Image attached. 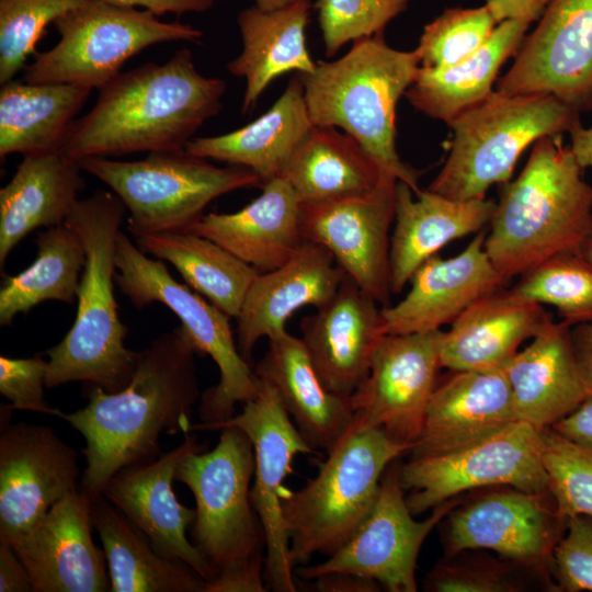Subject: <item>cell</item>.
<instances>
[{
	"label": "cell",
	"instance_id": "1",
	"mask_svg": "<svg viewBox=\"0 0 592 592\" xmlns=\"http://www.w3.org/2000/svg\"><path fill=\"white\" fill-rule=\"evenodd\" d=\"M196 350L180 325L138 351L129 384L116 392L86 385L84 408L60 418L86 440L79 489L94 501L122 469L161 455L160 434H187L201 397Z\"/></svg>",
	"mask_w": 592,
	"mask_h": 592
},
{
	"label": "cell",
	"instance_id": "2",
	"mask_svg": "<svg viewBox=\"0 0 592 592\" xmlns=\"http://www.w3.org/2000/svg\"><path fill=\"white\" fill-rule=\"evenodd\" d=\"M226 82L197 71L191 50L167 62H147L99 90L93 107L71 124L61 150L81 161L91 157L185 149L195 133L221 109Z\"/></svg>",
	"mask_w": 592,
	"mask_h": 592
},
{
	"label": "cell",
	"instance_id": "3",
	"mask_svg": "<svg viewBox=\"0 0 592 592\" xmlns=\"http://www.w3.org/2000/svg\"><path fill=\"white\" fill-rule=\"evenodd\" d=\"M126 207L107 191L78 200L66 223L80 236L86 263L77 294V314L65 338L46 351V388L83 382L116 392L132 380L138 351L124 340L114 295L116 239Z\"/></svg>",
	"mask_w": 592,
	"mask_h": 592
},
{
	"label": "cell",
	"instance_id": "4",
	"mask_svg": "<svg viewBox=\"0 0 592 592\" xmlns=\"http://www.w3.org/2000/svg\"><path fill=\"white\" fill-rule=\"evenodd\" d=\"M485 250L508 281L579 251L592 224V185L561 135L539 138L496 204Z\"/></svg>",
	"mask_w": 592,
	"mask_h": 592
},
{
	"label": "cell",
	"instance_id": "5",
	"mask_svg": "<svg viewBox=\"0 0 592 592\" xmlns=\"http://www.w3.org/2000/svg\"><path fill=\"white\" fill-rule=\"evenodd\" d=\"M420 59L414 50L390 47L383 34L353 42L332 61H318L299 73L314 126H333L355 138L398 181L418 194V172L396 149V106L414 81Z\"/></svg>",
	"mask_w": 592,
	"mask_h": 592
},
{
	"label": "cell",
	"instance_id": "6",
	"mask_svg": "<svg viewBox=\"0 0 592 592\" xmlns=\"http://www.w3.org/2000/svg\"><path fill=\"white\" fill-rule=\"evenodd\" d=\"M405 452L382 430L353 417L317 475L296 491L285 488L281 504L294 569L315 555L331 556L345 543L371 510L385 470Z\"/></svg>",
	"mask_w": 592,
	"mask_h": 592
},
{
	"label": "cell",
	"instance_id": "7",
	"mask_svg": "<svg viewBox=\"0 0 592 592\" xmlns=\"http://www.w3.org/2000/svg\"><path fill=\"white\" fill-rule=\"evenodd\" d=\"M579 122L580 113L551 94L492 91L448 124L449 155L428 190L456 201L486 198L490 186L510 180L528 146Z\"/></svg>",
	"mask_w": 592,
	"mask_h": 592
},
{
	"label": "cell",
	"instance_id": "8",
	"mask_svg": "<svg viewBox=\"0 0 592 592\" xmlns=\"http://www.w3.org/2000/svg\"><path fill=\"white\" fill-rule=\"evenodd\" d=\"M115 266V284L135 307L156 301L166 305L181 320L196 353L212 357L219 369V383L201 396V421L192 423L191 431H208L235 417L237 403L257 398L260 378L240 354L228 315L177 282L161 261L148 258L121 231Z\"/></svg>",
	"mask_w": 592,
	"mask_h": 592
},
{
	"label": "cell",
	"instance_id": "9",
	"mask_svg": "<svg viewBox=\"0 0 592 592\" xmlns=\"http://www.w3.org/2000/svg\"><path fill=\"white\" fill-rule=\"evenodd\" d=\"M79 162L124 203L127 229L135 238L186 231L220 195L262 186L249 169L216 167L185 149L149 152L135 161L91 157Z\"/></svg>",
	"mask_w": 592,
	"mask_h": 592
},
{
	"label": "cell",
	"instance_id": "10",
	"mask_svg": "<svg viewBox=\"0 0 592 592\" xmlns=\"http://www.w3.org/2000/svg\"><path fill=\"white\" fill-rule=\"evenodd\" d=\"M220 431L213 449L191 453L175 473L194 496L193 544L214 577L265 560V534L250 496L252 442L238 428Z\"/></svg>",
	"mask_w": 592,
	"mask_h": 592
},
{
	"label": "cell",
	"instance_id": "11",
	"mask_svg": "<svg viewBox=\"0 0 592 592\" xmlns=\"http://www.w3.org/2000/svg\"><path fill=\"white\" fill-rule=\"evenodd\" d=\"M54 26L60 38L36 54L23 81L70 83L100 90L133 56L164 42H198L201 30L181 22H163L147 10L86 0L59 16Z\"/></svg>",
	"mask_w": 592,
	"mask_h": 592
},
{
	"label": "cell",
	"instance_id": "12",
	"mask_svg": "<svg viewBox=\"0 0 592 592\" xmlns=\"http://www.w3.org/2000/svg\"><path fill=\"white\" fill-rule=\"evenodd\" d=\"M537 429L514 421L502 430L462 448L411 457L400 466V481L413 515L482 487L506 486L547 493L548 478L540 458Z\"/></svg>",
	"mask_w": 592,
	"mask_h": 592
},
{
	"label": "cell",
	"instance_id": "13",
	"mask_svg": "<svg viewBox=\"0 0 592 592\" xmlns=\"http://www.w3.org/2000/svg\"><path fill=\"white\" fill-rule=\"evenodd\" d=\"M396 460L385 470L371 510L352 535L326 561L297 567L300 578L312 580L323 573L346 571L373 579L389 592L418 590L415 568L421 546L459 501L447 500L433 508L425 520L415 521Z\"/></svg>",
	"mask_w": 592,
	"mask_h": 592
},
{
	"label": "cell",
	"instance_id": "14",
	"mask_svg": "<svg viewBox=\"0 0 592 592\" xmlns=\"http://www.w3.org/2000/svg\"><path fill=\"white\" fill-rule=\"evenodd\" d=\"M260 382L257 398L243 403L240 413L210 426L208 431L235 426L251 440L254 479L250 496L265 534L266 587L275 592H295L297 588L289 561V538L281 496L285 490L284 480L293 473L294 457L315 451L303 439L274 388L262 379Z\"/></svg>",
	"mask_w": 592,
	"mask_h": 592
},
{
	"label": "cell",
	"instance_id": "15",
	"mask_svg": "<svg viewBox=\"0 0 592 592\" xmlns=\"http://www.w3.org/2000/svg\"><path fill=\"white\" fill-rule=\"evenodd\" d=\"M497 91L551 94L579 113L592 111V0H551Z\"/></svg>",
	"mask_w": 592,
	"mask_h": 592
},
{
	"label": "cell",
	"instance_id": "16",
	"mask_svg": "<svg viewBox=\"0 0 592 592\" xmlns=\"http://www.w3.org/2000/svg\"><path fill=\"white\" fill-rule=\"evenodd\" d=\"M442 335V330L386 334L367 376L350 397L354 418L410 451L421 434L437 384Z\"/></svg>",
	"mask_w": 592,
	"mask_h": 592
},
{
	"label": "cell",
	"instance_id": "17",
	"mask_svg": "<svg viewBox=\"0 0 592 592\" xmlns=\"http://www.w3.org/2000/svg\"><path fill=\"white\" fill-rule=\"evenodd\" d=\"M1 405L0 540L12 542L78 489L76 449L50 426L16 422Z\"/></svg>",
	"mask_w": 592,
	"mask_h": 592
},
{
	"label": "cell",
	"instance_id": "18",
	"mask_svg": "<svg viewBox=\"0 0 592 592\" xmlns=\"http://www.w3.org/2000/svg\"><path fill=\"white\" fill-rule=\"evenodd\" d=\"M455 508L445 524V556L469 549L490 550L502 558L549 570L554 547L567 522L558 515L550 492L508 487Z\"/></svg>",
	"mask_w": 592,
	"mask_h": 592
},
{
	"label": "cell",
	"instance_id": "19",
	"mask_svg": "<svg viewBox=\"0 0 592 592\" xmlns=\"http://www.w3.org/2000/svg\"><path fill=\"white\" fill-rule=\"evenodd\" d=\"M398 180L388 174L371 193L338 202L301 206L305 241L322 246L360 288L388 306L390 228Z\"/></svg>",
	"mask_w": 592,
	"mask_h": 592
},
{
	"label": "cell",
	"instance_id": "20",
	"mask_svg": "<svg viewBox=\"0 0 592 592\" xmlns=\"http://www.w3.org/2000/svg\"><path fill=\"white\" fill-rule=\"evenodd\" d=\"M184 436L180 445L152 462L115 474L102 496L148 538L158 554L186 563L208 581L214 572L186 537L196 510L181 504L173 491L180 463L191 453L205 451L206 443L190 433Z\"/></svg>",
	"mask_w": 592,
	"mask_h": 592
},
{
	"label": "cell",
	"instance_id": "21",
	"mask_svg": "<svg viewBox=\"0 0 592 592\" xmlns=\"http://www.w3.org/2000/svg\"><path fill=\"white\" fill-rule=\"evenodd\" d=\"M92 501L76 489L9 544L25 566L34 592H106V559L92 538Z\"/></svg>",
	"mask_w": 592,
	"mask_h": 592
},
{
	"label": "cell",
	"instance_id": "22",
	"mask_svg": "<svg viewBox=\"0 0 592 592\" xmlns=\"http://www.w3.org/2000/svg\"><path fill=\"white\" fill-rule=\"evenodd\" d=\"M377 301L348 275L335 294L301 319V342L325 387L350 398L385 337Z\"/></svg>",
	"mask_w": 592,
	"mask_h": 592
},
{
	"label": "cell",
	"instance_id": "23",
	"mask_svg": "<svg viewBox=\"0 0 592 592\" xmlns=\"http://www.w3.org/2000/svg\"><path fill=\"white\" fill-rule=\"evenodd\" d=\"M487 232L480 230L457 255H433L412 275L407 295L380 310L384 334L441 330L483 295L505 286L486 250Z\"/></svg>",
	"mask_w": 592,
	"mask_h": 592
},
{
	"label": "cell",
	"instance_id": "24",
	"mask_svg": "<svg viewBox=\"0 0 592 592\" xmlns=\"http://www.w3.org/2000/svg\"><path fill=\"white\" fill-rule=\"evenodd\" d=\"M346 274L322 246L304 241L281 266L260 273L251 284L237 317V345L252 365L261 338L284 331L287 320L301 307H320L338 291Z\"/></svg>",
	"mask_w": 592,
	"mask_h": 592
},
{
	"label": "cell",
	"instance_id": "25",
	"mask_svg": "<svg viewBox=\"0 0 592 592\" xmlns=\"http://www.w3.org/2000/svg\"><path fill=\"white\" fill-rule=\"evenodd\" d=\"M516 421L502 367L455 371L436 384L411 457L436 455L480 441Z\"/></svg>",
	"mask_w": 592,
	"mask_h": 592
},
{
	"label": "cell",
	"instance_id": "26",
	"mask_svg": "<svg viewBox=\"0 0 592 592\" xmlns=\"http://www.w3.org/2000/svg\"><path fill=\"white\" fill-rule=\"evenodd\" d=\"M516 421L546 429L572 412L589 395L581 376L571 326L553 319L503 366Z\"/></svg>",
	"mask_w": 592,
	"mask_h": 592
},
{
	"label": "cell",
	"instance_id": "27",
	"mask_svg": "<svg viewBox=\"0 0 592 592\" xmlns=\"http://www.w3.org/2000/svg\"><path fill=\"white\" fill-rule=\"evenodd\" d=\"M551 319L540 304L513 287H500L473 303L443 331L441 366L452 372L502 367Z\"/></svg>",
	"mask_w": 592,
	"mask_h": 592
},
{
	"label": "cell",
	"instance_id": "28",
	"mask_svg": "<svg viewBox=\"0 0 592 592\" xmlns=\"http://www.w3.org/2000/svg\"><path fill=\"white\" fill-rule=\"evenodd\" d=\"M261 187L240 210L204 214L186 231L213 240L261 273L281 266L305 241L300 203L282 177Z\"/></svg>",
	"mask_w": 592,
	"mask_h": 592
},
{
	"label": "cell",
	"instance_id": "29",
	"mask_svg": "<svg viewBox=\"0 0 592 592\" xmlns=\"http://www.w3.org/2000/svg\"><path fill=\"white\" fill-rule=\"evenodd\" d=\"M494 208L496 202L487 198L456 201L430 190L414 194L398 181L389 252L391 292L399 293L442 247L482 230Z\"/></svg>",
	"mask_w": 592,
	"mask_h": 592
},
{
	"label": "cell",
	"instance_id": "30",
	"mask_svg": "<svg viewBox=\"0 0 592 592\" xmlns=\"http://www.w3.org/2000/svg\"><path fill=\"white\" fill-rule=\"evenodd\" d=\"M254 372L274 388L303 439L315 452H330L350 428L354 417L350 398L325 387L300 338L287 331L270 338Z\"/></svg>",
	"mask_w": 592,
	"mask_h": 592
},
{
	"label": "cell",
	"instance_id": "31",
	"mask_svg": "<svg viewBox=\"0 0 592 592\" xmlns=\"http://www.w3.org/2000/svg\"><path fill=\"white\" fill-rule=\"evenodd\" d=\"M80 162L61 149L23 156L0 190V266L38 227L64 224L84 189Z\"/></svg>",
	"mask_w": 592,
	"mask_h": 592
},
{
	"label": "cell",
	"instance_id": "32",
	"mask_svg": "<svg viewBox=\"0 0 592 592\" xmlns=\"http://www.w3.org/2000/svg\"><path fill=\"white\" fill-rule=\"evenodd\" d=\"M312 127L303 83L296 76L263 115L227 134L194 137L185 150L204 159L249 169L263 185L283 175Z\"/></svg>",
	"mask_w": 592,
	"mask_h": 592
},
{
	"label": "cell",
	"instance_id": "33",
	"mask_svg": "<svg viewBox=\"0 0 592 592\" xmlns=\"http://www.w3.org/2000/svg\"><path fill=\"white\" fill-rule=\"evenodd\" d=\"M311 7L310 0H298L275 10L254 4L238 14L242 50L227 64V70L246 79L243 114L252 110L274 79L289 71L315 70L317 62L312 61L306 44Z\"/></svg>",
	"mask_w": 592,
	"mask_h": 592
},
{
	"label": "cell",
	"instance_id": "34",
	"mask_svg": "<svg viewBox=\"0 0 592 592\" xmlns=\"http://www.w3.org/2000/svg\"><path fill=\"white\" fill-rule=\"evenodd\" d=\"M388 174L351 135L333 126H314L282 178L300 205L309 206L364 196Z\"/></svg>",
	"mask_w": 592,
	"mask_h": 592
},
{
	"label": "cell",
	"instance_id": "35",
	"mask_svg": "<svg viewBox=\"0 0 592 592\" xmlns=\"http://www.w3.org/2000/svg\"><path fill=\"white\" fill-rule=\"evenodd\" d=\"M530 24L520 19L504 20L464 60L445 68L420 66L405 96L417 111L448 125L491 94L500 68L516 55Z\"/></svg>",
	"mask_w": 592,
	"mask_h": 592
},
{
	"label": "cell",
	"instance_id": "36",
	"mask_svg": "<svg viewBox=\"0 0 592 592\" xmlns=\"http://www.w3.org/2000/svg\"><path fill=\"white\" fill-rule=\"evenodd\" d=\"M91 516L109 567L111 592H205L204 578L186 563L158 554L104 496L92 501Z\"/></svg>",
	"mask_w": 592,
	"mask_h": 592
},
{
	"label": "cell",
	"instance_id": "37",
	"mask_svg": "<svg viewBox=\"0 0 592 592\" xmlns=\"http://www.w3.org/2000/svg\"><path fill=\"white\" fill-rule=\"evenodd\" d=\"M92 89L11 80L0 90V157L61 149Z\"/></svg>",
	"mask_w": 592,
	"mask_h": 592
},
{
	"label": "cell",
	"instance_id": "38",
	"mask_svg": "<svg viewBox=\"0 0 592 592\" xmlns=\"http://www.w3.org/2000/svg\"><path fill=\"white\" fill-rule=\"evenodd\" d=\"M146 254L170 262L193 291L237 318L247 293L261 273L214 242L187 231L136 238Z\"/></svg>",
	"mask_w": 592,
	"mask_h": 592
},
{
	"label": "cell",
	"instance_id": "39",
	"mask_svg": "<svg viewBox=\"0 0 592 592\" xmlns=\"http://www.w3.org/2000/svg\"><path fill=\"white\" fill-rule=\"evenodd\" d=\"M34 262L16 275H4L0 288V326H9L45 300L72 304L77 299L86 250L66 221L39 232Z\"/></svg>",
	"mask_w": 592,
	"mask_h": 592
},
{
	"label": "cell",
	"instance_id": "40",
	"mask_svg": "<svg viewBox=\"0 0 592 592\" xmlns=\"http://www.w3.org/2000/svg\"><path fill=\"white\" fill-rule=\"evenodd\" d=\"M513 289L557 309L573 327L592 322V262L579 251L556 254L520 276Z\"/></svg>",
	"mask_w": 592,
	"mask_h": 592
},
{
	"label": "cell",
	"instance_id": "41",
	"mask_svg": "<svg viewBox=\"0 0 592 592\" xmlns=\"http://www.w3.org/2000/svg\"><path fill=\"white\" fill-rule=\"evenodd\" d=\"M540 458L558 515L592 516V452L551 428L540 430Z\"/></svg>",
	"mask_w": 592,
	"mask_h": 592
},
{
	"label": "cell",
	"instance_id": "42",
	"mask_svg": "<svg viewBox=\"0 0 592 592\" xmlns=\"http://www.w3.org/2000/svg\"><path fill=\"white\" fill-rule=\"evenodd\" d=\"M497 24L486 3L444 10L423 29L415 48L420 66L445 68L464 60L488 41Z\"/></svg>",
	"mask_w": 592,
	"mask_h": 592
},
{
	"label": "cell",
	"instance_id": "43",
	"mask_svg": "<svg viewBox=\"0 0 592 592\" xmlns=\"http://www.w3.org/2000/svg\"><path fill=\"white\" fill-rule=\"evenodd\" d=\"M86 0H0V83L13 80L46 26Z\"/></svg>",
	"mask_w": 592,
	"mask_h": 592
},
{
	"label": "cell",
	"instance_id": "44",
	"mask_svg": "<svg viewBox=\"0 0 592 592\" xmlns=\"http://www.w3.org/2000/svg\"><path fill=\"white\" fill-rule=\"evenodd\" d=\"M525 567L530 566L463 550L437 562L428 572L424 588L431 592H520L526 590L520 570Z\"/></svg>",
	"mask_w": 592,
	"mask_h": 592
},
{
	"label": "cell",
	"instance_id": "45",
	"mask_svg": "<svg viewBox=\"0 0 592 592\" xmlns=\"http://www.w3.org/2000/svg\"><path fill=\"white\" fill-rule=\"evenodd\" d=\"M411 0H317L318 23L327 57L349 42L383 34Z\"/></svg>",
	"mask_w": 592,
	"mask_h": 592
},
{
	"label": "cell",
	"instance_id": "46",
	"mask_svg": "<svg viewBox=\"0 0 592 592\" xmlns=\"http://www.w3.org/2000/svg\"><path fill=\"white\" fill-rule=\"evenodd\" d=\"M556 588L566 592L592 591V516L576 515L554 547L549 563Z\"/></svg>",
	"mask_w": 592,
	"mask_h": 592
},
{
	"label": "cell",
	"instance_id": "47",
	"mask_svg": "<svg viewBox=\"0 0 592 592\" xmlns=\"http://www.w3.org/2000/svg\"><path fill=\"white\" fill-rule=\"evenodd\" d=\"M47 364L41 355L29 358L0 356V394L13 410H27L59 417L62 411L44 399Z\"/></svg>",
	"mask_w": 592,
	"mask_h": 592
},
{
	"label": "cell",
	"instance_id": "48",
	"mask_svg": "<svg viewBox=\"0 0 592 592\" xmlns=\"http://www.w3.org/2000/svg\"><path fill=\"white\" fill-rule=\"evenodd\" d=\"M264 562L217 574L206 581L205 592H265Z\"/></svg>",
	"mask_w": 592,
	"mask_h": 592
},
{
	"label": "cell",
	"instance_id": "49",
	"mask_svg": "<svg viewBox=\"0 0 592 592\" xmlns=\"http://www.w3.org/2000/svg\"><path fill=\"white\" fill-rule=\"evenodd\" d=\"M550 428L573 443L592 452V394L572 412Z\"/></svg>",
	"mask_w": 592,
	"mask_h": 592
},
{
	"label": "cell",
	"instance_id": "50",
	"mask_svg": "<svg viewBox=\"0 0 592 592\" xmlns=\"http://www.w3.org/2000/svg\"><path fill=\"white\" fill-rule=\"evenodd\" d=\"M0 592H34L25 566L4 540H0Z\"/></svg>",
	"mask_w": 592,
	"mask_h": 592
},
{
	"label": "cell",
	"instance_id": "51",
	"mask_svg": "<svg viewBox=\"0 0 592 592\" xmlns=\"http://www.w3.org/2000/svg\"><path fill=\"white\" fill-rule=\"evenodd\" d=\"M311 588L319 592H378L382 587L367 577L353 572L333 571L312 579Z\"/></svg>",
	"mask_w": 592,
	"mask_h": 592
},
{
	"label": "cell",
	"instance_id": "52",
	"mask_svg": "<svg viewBox=\"0 0 592 592\" xmlns=\"http://www.w3.org/2000/svg\"><path fill=\"white\" fill-rule=\"evenodd\" d=\"M116 5L143 8L156 15L173 13L181 15L190 12H205L209 10L215 0H103Z\"/></svg>",
	"mask_w": 592,
	"mask_h": 592
},
{
	"label": "cell",
	"instance_id": "53",
	"mask_svg": "<svg viewBox=\"0 0 592 592\" xmlns=\"http://www.w3.org/2000/svg\"><path fill=\"white\" fill-rule=\"evenodd\" d=\"M551 0H486L497 23L520 19L532 23L540 18Z\"/></svg>",
	"mask_w": 592,
	"mask_h": 592
},
{
	"label": "cell",
	"instance_id": "54",
	"mask_svg": "<svg viewBox=\"0 0 592 592\" xmlns=\"http://www.w3.org/2000/svg\"><path fill=\"white\" fill-rule=\"evenodd\" d=\"M571 337L581 376L592 392V322L571 327Z\"/></svg>",
	"mask_w": 592,
	"mask_h": 592
},
{
	"label": "cell",
	"instance_id": "55",
	"mask_svg": "<svg viewBox=\"0 0 592 592\" xmlns=\"http://www.w3.org/2000/svg\"><path fill=\"white\" fill-rule=\"evenodd\" d=\"M571 145L569 146L580 167L592 168V126L584 127L577 123L569 132Z\"/></svg>",
	"mask_w": 592,
	"mask_h": 592
},
{
	"label": "cell",
	"instance_id": "56",
	"mask_svg": "<svg viewBox=\"0 0 592 592\" xmlns=\"http://www.w3.org/2000/svg\"><path fill=\"white\" fill-rule=\"evenodd\" d=\"M298 0H254V4L263 10H275Z\"/></svg>",
	"mask_w": 592,
	"mask_h": 592
},
{
	"label": "cell",
	"instance_id": "57",
	"mask_svg": "<svg viewBox=\"0 0 592 592\" xmlns=\"http://www.w3.org/2000/svg\"><path fill=\"white\" fill-rule=\"evenodd\" d=\"M579 252L589 261L592 262V224L579 249Z\"/></svg>",
	"mask_w": 592,
	"mask_h": 592
}]
</instances>
